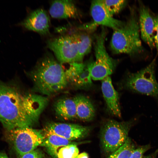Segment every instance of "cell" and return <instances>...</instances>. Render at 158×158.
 <instances>
[{"mask_svg": "<svg viewBox=\"0 0 158 158\" xmlns=\"http://www.w3.org/2000/svg\"><path fill=\"white\" fill-rule=\"evenodd\" d=\"M48 102L45 96L24 93L15 85L0 80V122L7 131L30 127Z\"/></svg>", "mask_w": 158, "mask_h": 158, "instance_id": "cell-1", "label": "cell"}, {"mask_svg": "<svg viewBox=\"0 0 158 158\" xmlns=\"http://www.w3.org/2000/svg\"><path fill=\"white\" fill-rule=\"evenodd\" d=\"M31 77L35 89L47 96L62 90L68 84L61 64L48 53L37 63Z\"/></svg>", "mask_w": 158, "mask_h": 158, "instance_id": "cell-2", "label": "cell"}, {"mask_svg": "<svg viewBox=\"0 0 158 158\" xmlns=\"http://www.w3.org/2000/svg\"><path fill=\"white\" fill-rule=\"evenodd\" d=\"M113 30L110 47L114 53L133 56L143 51L140 38L139 20L133 8L130 9L129 16L122 26Z\"/></svg>", "mask_w": 158, "mask_h": 158, "instance_id": "cell-3", "label": "cell"}, {"mask_svg": "<svg viewBox=\"0 0 158 158\" xmlns=\"http://www.w3.org/2000/svg\"><path fill=\"white\" fill-rule=\"evenodd\" d=\"M156 59L135 73H128L124 81L125 88L134 93L153 97L158 100V83L155 77Z\"/></svg>", "mask_w": 158, "mask_h": 158, "instance_id": "cell-4", "label": "cell"}, {"mask_svg": "<svg viewBox=\"0 0 158 158\" xmlns=\"http://www.w3.org/2000/svg\"><path fill=\"white\" fill-rule=\"evenodd\" d=\"M137 119L127 121L119 122L114 119L107 120L103 125L100 133V140L102 150L111 154L125 142L129 131Z\"/></svg>", "mask_w": 158, "mask_h": 158, "instance_id": "cell-5", "label": "cell"}, {"mask_svg": "<svg viewBox=\"0 0 158 158\" xmlns=\"http://www.w3.org/2000/svg\"><path fill=\"white\" fill-rule=\"evenodd\" d=\"M106 32L103 28L95 37L94 49L95 59L87 63L92 80H102L113 73L117 63L107 52L105 47Z\"/></svg>", "mask_w": 158, "mask_h": 158, "instance_id": "cell-6", "label": "cell"}, {"mask_svg": "<svg viewBox=\"0 0 158 158\" xmlns=\"http://www.w3.org/2000/svg\"><path fill=\"white\" fill-rule=\"evenodd\" d=\"M7 140L18 158L42 145L43 132L30 127L18 128L7 131Z\"/></svg>", "mask_w": 158, "mask_h": 158, "instance_id": "cell-7", "label": "cell"}, {"mask_svg": "<svg viewBox=\"0 0 158 158\" xmlns=\"http://www.w3.org/2000/svg\"><path fill=\"white\" fill-rule=\"evenodd\" d=\"M79 34L63 35L48 41V47L61 64L79 62Z\"/></svg>", "mask_w": 158, "mask_h": 158, "instance_id": "cell-8", "label": "cell"}, {"mask_svg": "<svg viewBox=\"0 0 158 158\" xmlns=\"http://www.w3.org/2000/svg\"><path fill=\"white\" fill-rule=\"evenodd\" d=\"M91 129L90 127L77 124L52 122L47 124L44 130L72 141L85 138Z\"/></svg>", "mask_w": 158, "mask_h": 158, "instance_id": "cell-9", "label": "cell"}, {"mask_svg": "<svg viewBox=\"0 0 158 158\" xmlns=\"http://www.w3.org/2000/svg\"><path fill=\"white\" fill-rule=\"evenodd\" d=\"M69 67L64 69L65 76L68 84L76 87L86 89L92 85L90 69L87 63L74 62L69 63Z\"/></svg>", "mask_w": 158, "mask_h": 158, "instance_id": "cell-10", "label": "cell"}, {"mask_svg": "<svg viewBox=\"0 0 158 158\" xmlns=\"http://www.w3.org/2000/svg\"><path fill=\"white\" fill-rule=\"evenodd\" d=\"M18 25L29 30L44 35L49 33L50 20L46 11L40 8L31 12Z\"/></svg>", "mask_w": 158, "mask_h": 158, "instance_id": "cell-11", "label": "cell"}, {"mask_svg": "<svg viewBox=\"0 0 158 158\" xmlns=\"http://www.w3.org/2000/svg\"><path fill=\"white\" fill-rule=\"evenodd\" d=\"M90 13L93 23L111 28L113 30L121 27L124 22L116 19L109 13L102 0H94L91 3Z\"/></svg>", "mask_w": 158, "mask_h": 158, "instance_id": "cell-12", "label": "cell"}, {"mask_svg": "<svg viewBox=\"0 0 158 158\" xmlns=\"http://www.w3.org/2000/svg\"><path fill=\"white\" fill-rule=\"evenodd\" d=\"M139 25L140 36L142 40L152 49L155 47L153 40L154 25V16L149 8L139 2Z\"/></svg>", "mask_w": 158, "mask_h": 158, "instance_id": "cell-13", "label": "cell"}, {"mask_svg": "<svg viewBox=\"0 0 158 158\" xmlns=\"http://www.w3.org/2000/svg\"><path fill=\"white\" fill-rule=\"evenodd\" d=\"M101 89L107 111L112 115L121 117L118 94L113 86L110 76L102 80Z\"/></svg>", "mask_w": 158, "mask_h": 158, "instance_id": "cell-14", "label": "cell"}, {"mask_svg": "<svg viewBox=\"0 0 158 158\" xmlns=\"http://www.w3.org/2000/svg\"><path fill=\"white\" fill-rule=\"evenodd\" d=\"M78 10L74 3L71 0H54L51 3L49 13L51 17L58 19L76 18Z\"/></svg>", "mask_w": 158, "mask_h": 158, "instance_id": "cell-15", "label": "cell"}, {"mask_svg": "<svg viewBox=\"0 0 158 158\" xmlns=\"http://www.w3.org/2000/svg\"><path fill=\"white\" fill-rule=\"evenodd\" d=\"M43 133L44 138L42 145L46 148L51 155L55 158L57 157L58 150L61 148L69 145L85 142H73L44 130Z\"/></svg>", "mask_w": 158, "mask_h": 158, "instance_id": "cell-16", "label": "cell"}, {"mask_svg": "<svg viewBox=\"0 0 158 158\" xmlns=\"http://www.w3.org/2000/svg\"><path fill=\"white\" fill-rule=\"evenodd\" d=\"M73 99L76 105L77 118L84 121L92 120L95 116V109L90 100L80 95H76Z\"/></svg>", "mask_w": 158, "mask_h": 158, "instance_id": "cell-17", "label": "cell"}, {"mask_svg": "<svg viewBox=\"0 0 158 158\" xmlns=\"http://www.w3.org/2000/svg\"><path fill=\"white\" fill-rule=\"evenodd\" d=\"M56 114L65 120L77 118L76 106L73 99L64 97L58 99L54 103Z\"/></svg>", "mask_w": 158, "mask_h": 158, "instance_id": "cell-18", "label": "cell"}, {"mask_svg": "<svg viewBox=\"0 0 158 158\" xmlns=\"http://www.w3.org/2000/svg\"><path fill=\"white\" fill-rule=\"evenodd\" d=\"M79 36L78 57L79 62L81 63L85 56L90 51L92 39L90 36L85 33L79 34Z\"/></svg>", "mask_w": 158, "mask_h": 158, "instance_id": "cell-19", "label": "cell"}, {"mask_svg": "<svg viewBox=\"0 0 158 158\" xmlns=\"http://www.w3.org/2000/svg\"><path fill=\"white\" fill-rule=\"evenodd\" d=\"M135 148L131 139L128 137L125 143L108 158H130Z\"/></svg>", "mask_w": 158, "mask_h": 158, "instance_id": "cell-20", "label": "cell"}, {"mask_svg": "<svg viewBox=\"0 0 158 158\" xmlns=\"http://www.w3.org/2000/svg\"><path fill=\"white\" fill-rule=\"evenodd\" d=\"M104 6L112 16L119 13L127 3L126 0H102Z\"/></svg>", "mask_w": 158, "mask_h": 158, "instance_id": "cell-21", "label": "cell"}, {"mask_svg": "<svg viewBox=\"0 0 158 158\" xmlns=\"http://www.w3.org/2000/svg\"><path fill=\"white\" fill-rule=\"evenodd\" d=\"M79 151L76 144H70L61 148L58 150V158H75Z\"/></svg>", "mask_w": 158, "mask_h": 158, "instance_id": "cell-22", "label": "cell"}, {"mask_svg": "<svg viewBox=\"0 0 158 158\" xmlns=\"http://www.w3.org/2000/svg\"><path fill=\"white\" fill-rule=\"evenodd\" d=\"M150 148L151 145L149 144L140 146L135 149L130 158H141Z\"/></svg>", "mask_w": 158, "mask_h": 158, "instance_id": "cell-23", "label": "cell"}, {"mask_svg": "<svg viewBox=\"0 0 158 158\" xmlns=\"http://www.w3.org/2000/svg\"><path fill=\"white\" fill-rule=\"evenodd\" d=\"M154 25L153 32V40L157 53L158 54V15L154 16Z\"/></svg>", "mask_w": 158, "mask_h": 158, "instance_id": "cell-24", "label": "cell"}, {"mask_svg": "<svg viewBox=\"0 0 158 158\" xmlns=\"http://www.w3.org/2000/svg\"><path fill=\"white\" fill-rule=\"evenodd\" d=\"M18 158H44L43 155L38 150L35 149Z\"/></svg>", "mask_w": 158, "mask_h": 158, "instance_id": "cell-25", "label": "cell"}, {"mask_svg": "<svg viewBox=\"0 0 158 158\" xmlns=\"http://www.w3.org/2000/svg\"><path fill=\"white\" fill-rule=\"evenodd\" d=\"M158 153V149L154 152L146 156H143L141 158H156Z\"/></svg>", "mask_w": 158, "mask_h": 158, "instance_id": "cell-26", "label": "cell"}, {"mask_svg": "<svg viewBox=\"0 0 158 158\" xmlns=\"http://www.w3.org/2000/svg\"><path fill=\"white\" fill-rule=\"evenodd\" d=\"M75 158H89V156L87 153L83 152L78 154Z\"/></svg>", "mask_w": 158, "mask_h": 158, "instance_id": "cell-27", "label": "cell"}, {"mask_svg": "<svg viewBox=\"0 0 158 158\" xmlns=\"http://www.w3.org/2000/svg\"><path fill=\"white\" fill-rule=\"evenodd\" d=\"M0 158H9L7 154L4 152H0Z\"/></svg>", "mask_w": 158, "mask_h": 158, "instance_id": "cell-28", "label": "cell"}]
</instances>
